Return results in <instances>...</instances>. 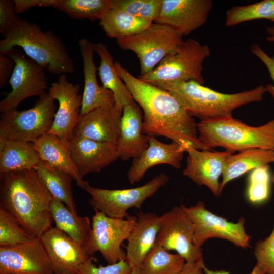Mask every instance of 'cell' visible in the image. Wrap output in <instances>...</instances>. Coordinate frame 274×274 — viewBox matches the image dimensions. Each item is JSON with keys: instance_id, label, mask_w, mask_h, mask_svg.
<instances>
[{"instance_id": "8d00e7d4", "label": "cell", "mask_w": 274, "mask_h": 274, "mask_svg": "<svg viewBox=\"0 0 274 274\" xmlns=\"http://www.w3.org/2000/svg\"><path fill=\"white\" fill-rule=\"evenodd\" d=\"M162 0H110V7L130 15L154 22L158 17Z\"/></svg>"}, {"instance_id": "9c48e42d", "label": "cell", "mask_w": 274, "mask_h": 274, "mask_svg": "<svg viewBox=\"0 0 274 274\" xmlns=\"http://www.w3.org/2000/svg\"><path fill=\"white\" fill-rule=\"evenodd\" d=\"M169 179L166 174L161 173L142 186L124 189L97 188L86 181L83 189L90 195L89 202L94 209L110 217L125 218L129 215V209H141L144 201L164 186Z\"/></svg>"}, {"instance_id": "5b68a950", "label": "cell", "mask_w": 274, "mask_h": 274, "mask_svg": "<svg viewBox=\"0 0 274 274\" xmlns=\"http://www.w3.org/2000/svg\"><path fill=\"white\" fill-rule=\"evenodd\" d=\"M197 126L199 140L211 150L222 147L232 154L255 148L274 151V119L254 127L230 115L200 121Z\"/></svg>"}, {"instance_id": "6da1fadb", "label": "cell", "mask_w": 274, "mask_h": 274, "mask_svg": "<svg viewBox=\"0 0 274 274\" xmlns=\"http://www.w3.org/2000/svg\"><path fill=\"white\" fill-rule=\"evenodd\" d=\"M115 67L143 112V133L164 136L186 149L211 150L199 139L197 123L170 92L135 77L120 62Z\"/></svg>"}, {"instance_id": "f35d334b", "label": "cell", "mask_w": 274, "mask_h": 274, "mask_svg": "<svg viewBox=\"0 0 274 274\" xmlns=\"http://www.w3.org/2000/svg\"><path fill=\"white\" fill-rule=\"evenodd\" d=\"M93 258L90 257L79 267L78 274H131L132 267L126 259L114 264L106 266H96L93 262Z\"/></svg>"}, {"instance_id": "bcb514c9", "label": "cell", "mask_w": 274, "mask_h": 274, "mask_svg": "<svg viewBox=\"0 0 274 274\" xmlns=\"http://www.w3.org/2000/svg\"><path fill=\"white\" fill-rule=\"evenodd\" d=\"M266 31L267 40L271 43L274 46V26L267 27ZM272 57L274 58V55Z\"/></svg>"}, {"instance_id": "30bf717a", "label": "cell", "mask_w": 274, "mask_h": 274, "mask_svg": "<svg viewBox=\"0 0 274 274\" xmlns=\"http://www.w3.org/2000/svg\"><path fill=\"white\" fill-rule=\"evenodd\" d=\"M92 217V234L86 247L89 254L99 252L109 264L126 259V253L121 248L133 230L136 216L128 215L125 218H115L107 216L96 209Z\"/></svg>"}, {"instance_id": "60d3db41", "label": "cell", "mask_w": 274, "mask_h": 274, "mask_svg": "<svg viewBox=\"0 0 274 274\" xmlns=\"http://www.w3.org/2000/svg\"><path fill=\"white\" fill-rule=\"evenodd\" d=\"M250 51L262 61L268 70L273 84H267L265 87L266 92H268L274 100V58L269 56L264 52L259 45L256 43H254L251 45Z\"/></svg>"}, {"instance_id": "836d02e7", "label": "cell", "mask_w": 274, "mask_h": 274, "mask_svg": "<svg viewBox=\"0 0 274 274\" xmlns=\"http://www.w3.org/2000/svg\"><path fill=\"white\" fill-rule=\"evenodd\" d=\"M257 19L274 21V0H263L250 5L231 8L226 14L225 25L230 27Z\"/></svg>"}, {"instance_id": "f546056e", "label": "cell", "mask_w": 274, "mask_h": 274, "mask_svg": "<svg viewBox=\"0 0 274 274\" xmlns=\"http://www.w3.org/2000/svg\"><path fill=\"white\" fill-rule=\"evenodd\" d=\"M35 169L52 197L62 202L77 214L72 191V176L43 161Z\"/></svg>"}, {"instance_id": "7bdbcfd3", "label": "cell", "mask_w": 274, "mask_h": 274, "mask_svg": "<svg viewBox=\"0 0 274 274\" xmlns=\"http://www.w3.org/2000/svg\"><path fill=\"white\" fill-rule=\"evenodd\" d=\"M15 67V63L7 55L0 54V88H3L9 80Z\"/></svg>"}, {"instance_id": "c3c4849f", "label": "cell", "mask_w": 274, "mask_h": 274, "mask_svg": "<svg viewBox=\"0 0 274 274\" xmlns=\"http://www.w3.org/2000/svg\"><path fill=\"white\" fill-rule=\"evenodd\" d=\"M271 181L272 182L274 183V172L271 176Z\"/></svg>"}, {"instance_id": "e0dca14e", "label": "cell", "mask_w": 274, "mask_h": 274, "mask_svg": "<svg viewBox=\"0 0 274 274\" xmlns=\"http://www.w3.org/2000/svg\"><path fill=\"white\" fill-rule=\"evenodd\" d=\"M40 239L54 274H78L80 266L91 257L85 247L56 227H50Z\"/></svg>"}, {"instance_id": "9a60e30c", "label": "cell", "mask_w": 274, "mask_h": 274, "mask_svg": "<svg viewBox=\"0 0 274 274\" xmlns=\"http://www.w3.org/2000/svg\"><path fill=\"white\" fill-rule=\"evenodd\" d=\"M0 274H54L40 238L22 244L0 247Z\"/></svg>"}, {"instance_id": "277c9868", "label": "cell", "mask_w": 274, "mask_h": 274, "mask_svg": "<svg viewBox=\"0 0 274 274\" xmlns=\"http://www.w3.org/2000/svg\"><path fill=\"white\" fill-rule=\"evenodd\" d=\"M172 93L189 114L204 121L232 115L236 108L263 99L266 89L263 85L233 94L214 90L193 80L156 85Z\"/></svg>"}, {"instance_id": "ffe728a7", "label": "cell", "mask_w": 274, "mask_h": 274, "mask_svg": "<svg viewBox=\"0 0 274 274\" xmlns=\"http://www.w3.org/2000/svg\"><path fill=\"white\" fill-rule=\"evenodd\" d=\"M72 158L82 178L91 173L99 172L119 158L116 146L80 136L69 141Z\"/></svg>"}, {"instance_id": "74e56055", "label": "cell", "mask_w": 274, "mask_h": 274, "mask_svg": "<svg viewBox=\"0 0 274 274\" xmlns=\"http://www.w3.org/2000/svg\"><path fill=\"white\" fill-rule=\"evenodd\" d=\"M254 254L258 264L266 274H274V226L270 234L255 244Z\"/></svg>"}, {"instance_id": "d590c367", "label": "cell", "mask_w": 274, "mask_h": 274, "mask_svg": "<svg viewBox=\"0 0 274 274\" xmlns=\"http://www.w3.org/2000/svg\"><path fill=\"white\" fill-rule=\"evenodd\" d=\"M35 239L10 213L0 208V247H10Z\"/></svg>"}, {"instance_id": "7dc6e473", "label": "cell", "mask_w": 274, "mask_h": 274, "mask_svg": "<svg viewBox=\"0 0 274 274\" xmlns=\"http://www.w3.org/2000/svg\"><path fill=\"white\" fill-rule=\"evenodd\" d=\"M131 274H142L140 267H133Z\"/></svg>"}, {"instance_id": "484cf974", "label": "cell", "mask_w": 274, "mask_h": 274, "mask_svg": "<svg viewBox=\"0 0 274 274\" xmlns=\"http://www.w3.org/2000/svg\"><path fill=\"white\" fill-rule=\"evenodd\" d=\"M50 210L56 227L86 249L92 234V225L89 218L86 216H79L64 203L53 198Z\"/></svg>"}, {"instance_id": "2e32d148", "label": "cell", "mask_w": 274, "mask_h": 274, "mask_svg": "<svg viewBox=\"0 0 274 274\" xmlns=\"http://www.w3.org/2000/svg\"><path fill=\"white\" fill-rule=\"evenodd\" d=\"M211 0H162L160 13L154 22L167 25L182 36H188L207 22Z\"/></svg>"}, {"instance_id": "f1b7e54d", "label": "cell", "mask_w": 274, "mask_h": 274, "mask_svg": "<svg viewBox=\"0 0 274 274\" xmlns=\"http://www.w3.org/2000/svg\"><path fill=\"white\" fill-rule=\"evenodd\" d=\"M41 161L33 142L8 141L0 144V174L35 169Z\"/></svg>"}, {"instance_id": "e575fe53", "label": "cell", "mask_w": 274, "mask_h": 274, "mask_svg": "<svg viewBox=\"0 0 274 274\" xmlns=\"http://www.w3.org/2000/svg\"><path fill=\"white\" fill-rule=\"evenodd\" d=\"M271 181V176L268 165L251 170L249 175L246 190L248 201L254 204H260L266 202L270 194Z\"/></svg>"}, {"instance_id": "7a4b0ae2", "label": "cell", "mask_w": 274, "mask_h": 274, "mask_svg": "<svg viewBox=\"0 0 274 274\" xmlns=\"http://www.w3.org/2000/svg\"><path fill=\"white\" fill-rule=\"evenodd\" d=\"M0 208L35 238L51 227L52 197L34 168L0 174Z\"/></svg>"}, {"instance_id": "b9f144b4", "label": "cell", "mask_w": 274, "mask_h": 274, "mask_svg": "<svg viewBox=\"0 0 274 274\" xmlns=\"http://www.w3.org/2000/svg\"><path fill=\"white\" fill-rule=\"evenodd\" d=\"M13 2L16 13L20 14L36 7L57 9L58 0H14Z\"/></svg>"}, {"instance_id": "ee69618b", "label": "cell", "mask_w": 274, "mask_h": 274, "mask_svg": "<svg viewBox=\"0 0 274 274\" xmlns=\"http://www.w3.org/2000/svg\"><path fill=\"white\" fill-rule=\"evenodd\" d=\"M204 263L186 262L179 274H206L203 271Z\"/></svg>"}, {"instance_id": "ba28073f", "label": "cell", "mask_w": 274, "mask_h": 274, "mask_svg": "<svg viewBox=\"0 0 274 274\" xmlns=\"http://www.w3.org/2000/svg\"><path fill=\"white\" fill-rule=\"evenodd\" d=\"M182 37L167 25L153 23L139 33L117 40V43L122 49L136 55L140 66L139 76H144L165 56L176 51L184 41Z\"/></svg>"}, {"instance_id": "d4e9b609", "label": "cell", "mask_w": 274, "mask_h": 274, "mask_svg": "<svg viewBox=\"0 0 274 274\" xmlns=\"http://www.w3.org/2000/svg\"><path fill=\"white\" fill-rule=\"evenodd\" d=\"M33 143L41 161L70 174L79 187L84 188L86 181L80 176L72 158L69 141L47 133Z\"/></svg>"}, {"instance_id": "1f68e13d", "label": "cell", "mask_w": 274, "mask_h": 274, "mask_svg": "<svg viewBox=\"0 0 274 274\" xmlns=\"http://www.w3.org/2000/svg\"><path fill=\"white\" fill-rule=\"evenodd\" d=\"M186 263L178 254H172L154 245L140 266L142 274H179Z\"/></svg>"}, {"instance_id": "4316f807", "label": "cell", "mask_w": 274, "mask_h": 274, "mask_svg": "<svg viewBox=\"0 0 274 274\" xmlns=\"http://www.w3.org/2000/svg\"><path fill=\"white\" fill-rule=\"evenodd\" d=\"M94 50L100 58L98 74L104 87L113 93L115 106L123 111V107L135 101L115 67L113 57L102 43H94Z\"/></svg>"}, {"instance_id": "4dcf8cb0", "label": "cell", "mask_w": 274, "mask_h": 274, "mask_svg": "<svg viewBox=\"0 0 274 274\" xmlns=\"http://www.w3.org/2000/svg\"><path fill=\"white\" fill-rule=\"evenodd\" d=\"M153 23L111 7L99 20V25L106 36L116 40L139 33Z\"/></svg>"}, {"instance_id": "603a6c76", "label": "cell", "mask_w": 274, "mask_h": 274, "mask_svg": "<svg viewBox=\"0 0 274 274\" xmlns=\"http://www.w3.org/2000/svg\"><path fill=\"white\" fill-rule=\"evenodd\" d=\"M143 115L135 101L123 108L120 134L117 146L123 161L139 157L149 146V136L142 132Z\"/></svg>"}, {"instance_id": "3957f363", "label": "cell", "mask_w": 274, "mask_h": 274, "mask_svg": "<svg viewBox=\"0 0 274 274\" xmlns=\"http://www.w3.org/2000/svg\"><path fill=\"white\" fill-rule=\"evenodd\" d=\"M0 41V54L7 55L18 46L26 55L50 73L74 72V62L61 38L51 31H43L36 23L20 19Z\"/></svg>"}, {"instance_id": "d6986e66", "label": "cell", "mask_w": 274, "mask_h": 274, "mask_svg": "<svg viewBox=\"0 0 274 274\" xmlns=\"http://www.w3.org/2000/svg\"><path fill=\"white\" fill-rule=\"evenodd\" d=\"M122 112L113 105L100 107L80 115L73 136H80L117 146Z\"/></svg>"}, {"instance_id": "ab89813d", "label": "cell", "mask_w": 274, "mask_h": 274, "mask_svg": "<svg viewBox=\"0 0 274 274\" xmlns=\"http://www.w3.org/2000/svg\"><path fill=\"white\" fill-rule=\"evenodd\" d=\"M16 13L13 1H0V33L3 36L13 29L20 20Z\"/></svg>"}, {"instance_id": "44dd1931", "label": "cell", "mask_w": 274, "mask_h": 274, "mask_svg": "<svg viewBox=\"0 0 274 274\" xmlns=\"http://www.w3.org/2000/svg\"><path fill=\"white\" fill-rule=\"evenodd\" d=\"M148 148L138 158L133 159L131 165L127 173L130 184L139 182L148 169L155 165L168 164L175 168L181 166L186 149L175 142L164 143L155 136H149Z\"/></svg>"}, {"instance_id": "cb8c5ba5", "label": "cell", "mask_w": 274, "mask_h": 274, "mask_svg": "<svg viewBox=\"0 0 274 274\" xmlns=\"http://www.w3.org/2000/svg\"><path fill=\"white\" fill-rule=\"evenodd\" d=\"M136 224L127 239L126 260L133 268L140 267L153 247L161 226V216L140 211Z\"/></svg>"}, {"instance_id": "7402d4cb", "label": "cell", "mask_w": 274, "mask_h": 274, "mask_svg": "<svg viewBox=\"0 0 274 274\" xmlns=\"http://www.w3.org/2000/svg\"><path fill=\"white\" fill-rule=\"evenodd\" d=\"M83 60L84 87L80 115L100 107L115 105L112 91L99 85L96 78V67L93 60L94 43L86 38L78 41Z\"/></svg>"}, {"instance_id": "8fae6325", "label": "cell", "mask_w": 274, "mask_h": 274, "mask_svg": "<svg viewBox=\"0 0 274 274\" xmlns=\"http://www.w3.org/2000/svg\"><path fill=\"white\" fill-rule=\"evenodd\" d=\"M180 206L193 223V244L196 247L201 248L207 240L213 237L227 240L242 248L250 247L251 236L246 232L244 218H240L236 223L228 221L208 210L202 201L188 207Z\"/></svg>"}, {"instance_id": "d6a6232c", "label": "cell", "mask_w": 274, "mask_h": 274, "mask_svg": "<svg viewBox=\"0 0 274 274\" xmlns=\"http://www.w3.org/2000/svg\"><path fill=\"white\" fill-rule=\"evenodd\" d=\"M110 7V0H58L57 9L78 20H100Z\"/></svg>"}, {"instance_id": "83f0119b", "label": "cell", "mask_w": 274, "mask_h": 274, "mask_svg": "<svg viewBox=\"0 0 274 274\" xmlns=\"http://www.w3.org/2000/svg\"><path fill=\"white\" fill-rule=\"evenodd\" d=\"M274 162V151L251 149L232 154L224 163L220 190L230 181L257 167Z\"/></svg>"}, {"instance_id": "f6af8a7d", "label": "cell", "mask_w": 274, "mask_h": 274, "mask_svg": "<svg viewBox=\"0 0 274 274\" xmlns=\"http://www.w3.org/2000/svg\"><path fill=\"white\" fill-rule=\"evenodd\" d=\"M203 271L206 274H230L229 272L224 270H212L208 269L206 266L203 267ZM250 274H266V273L258 264H256Z\"/></svg>"}, {"instance_id": "52a82bcc", "label": "cell", "mask_w": 274, "mask_h": 274, "mask_svg": "<svg viewBox=\"0 0 274 274\" xmlns=\"http://www.w3.org/2000/svg\"><path fill=\"white\" fill-rule=\"evenodd\" d=\"M56 110L54 100L45 93L29 109L2 113L0 144L8 141L33 142L39 139L50 129Z\"/></svg>"}, {"instance_id": "8992f818", "label": "cell", "mask_w": 274, "mask_h": 274, "mask_svg": "<svg viewBox=\"0 0 274 274\" xmlns=\"http://www.w3.org/2000/svg\"><path fill=\"white\" fill-rule=\"evenodd\" d=\"M210 55L207 44L189 38L183 41L175 52L165 56L150 73L138 78L155 86L190 80L203 85V64Z\"/></svg>"}, {"instance_id": "ac0fdd59", "label": "cell", "mask_w": 274, "mask_h": 274, "mask_svg": "<svg viewBox=\"0 0 274 274\" xmlns=\"http://www.w3.org/2000/svg\"><path fill=\"white\" fill-rule=\"evenodd\" d=\"M186 152L188 153L187 164L183 175L197 185L207 187L214 196H220L222 192L219 179L225 161L233 154L226 151L201 150L192 147Z\"/></svg>"}, {"instance_id": "7c38bea8", "label": "cell", "mask_w": 274, "mask_h": 274, "mask_svg": "<svg viewBox=\"0 0 274 274\" xmlns=\"http://www.w3.org/2000/svg\"><path fill=\"white\" fill-rule=\"evenodd\" d=\"M15 67L9 80L12 91L0 102L3 113L17 109L26 98L44 94L47 88L45 70L21 51L14 48L7 54Z\"/></svg>"}, {"instance_id": "4fadbf2b", "label": "cell", "mask_w": 274, "mask_h": 274, "mask_svg": "<svg viewBox=\"0 0 274 274\" xmlns=\"http://www.w3.org/2000/svg\"><path fill=\"white\" fill-rule=\"evenodd\" d=\"M162 224L154 245L175 251L186 262L204 263L202 250L193 244L194 226L181 206L162 216Z\"/></svg>"}, {"instance_id": "5bb4252c", "label": "cell", "mask_w": 274, "mask_h": 274, "mask_svg": "<svg viewBox=\"0 0 274 274\" xmlns=\"http://www.w3.org/2000/svg\"><path fill=\"white\" fill-rule=\"evenodd\" d=\"M80 85L70 82L66 74L59 75L51 84L48 94L59 102L52 125L48 133L69 141L80 116L82 95L79 94Z\"/></svg>"}]
</instances>
